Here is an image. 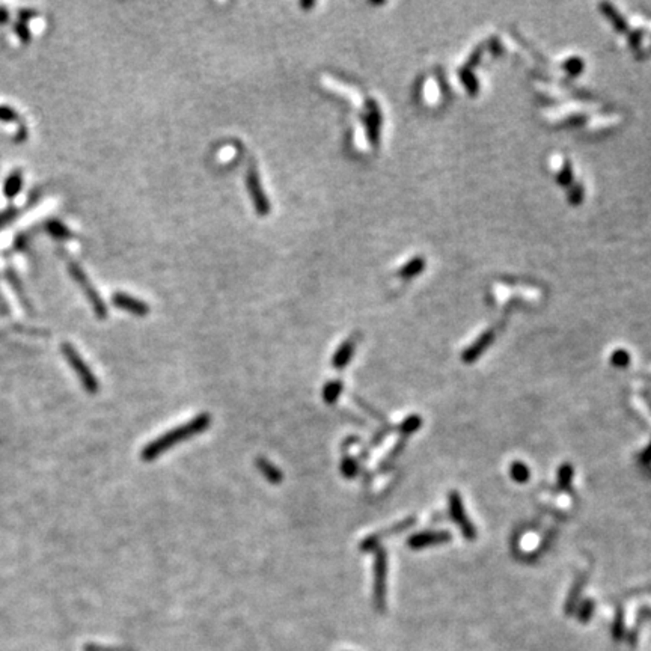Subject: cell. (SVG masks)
<instances>
[{
	"instance_id": "cell-11",
	"label": "cell",
	"mask_w": 651,
	"mask_h": 651,
	"mask_svg": "<svg viewBox=\"0 0 651 651\" xmlns=\"http://www.w3.org/2000/svg\"><path fill=\"white\" fill-rule=\"evenodd\" d=\"M23 188V172L20 169L12 171L3 184V195L8 200H14Z\"/></svg>"
},
{
	"instance_id": "cell-25",
	"label": "cell",
	"mask_w": 651,
	"mask_h": 651,
	"mask_svg": "<svg viewBox=\"0 0 651 651\" xmlns=\"http://www.w3.org/2000/svg\"><path fill=\"white\" fill-rule=\"evenodd\" d=\"M35 15H37V12L34 10H21L20 11V21L26 23L29 19L35 17Z\"/></svg>"
},
{
	"instance_id": "cell-6",
	"label": "cell",
	"mask_w": 651,
	"mask_h": 651,
	"mask_svg": "<svg viewBox=\"0 0 651 651\" xmlns=\"http://www.w3.org/2000/svg\"><path fill=\"white\" fill-rule=\"evenodd\" d=\"M112 303L117 308L127 311L136 317H145L150 314V307H148V303L133 298V295L126 294V293H115L112 295Z\"/></svg>"
},
{
	"instance_id": "cell-5",
	"label": "cell",
	"mask_w": 651,
	"mask_h": 651,
	"mask_svg": "<svg viewBox=\"0 0 651 651\" xmlns=\"http://www.w3.org/2000/svg\"><path fill=\"white\" fill-rule=\"evenodd\" d=\"M246 187L253 202L255 211H257L260 216H267V214L270 213V201L264 192V188H262L260 174L257 168H255V164H251V168L247 169Z\"/></svg>"
},
{
	"instance_id": "cell-18",
	"label": "cell",
	"mask_w": 651,
	"mask_h": 651,
	"mask_svg": "<svg viewBox=\"0 0 651 651\" xmlns=\"http://www.w3.org/2000/svg\"><path fill=\"white\" fill-rule=\"evenodd\" d=\"M17 216H19V208H15V207H10L0 213V229L5 228L6 225H10Z\"/></svg>"
},
{
	"instance_id": "cell-27",
	"label": "cell",
	"mask_w": 651,
	"mask_h": 651,
	"mask_svg": "<svg viewBox=\"0 0 651 651\" xmlns=\"http://www.w3.org/2000/svg\"><path fill=\"white\" fill-rule=\"evenodd\" d=\"M8 20H10V12L5 6H0V26H3Z\"/></svg>"
},
{
	"instance_id": "cell-8",
	"label": "cell",
	"mask_w": 651,
	"mask_h": 651,
	"mask_svg": "<svg viewBox=\"0 0 651 651\" xmlns=\"http://www.w3.org/2000/svg\"><path fill=\"white\" fill-rule=\"evenodd\" d=\"M415 523V518H407V521L405 522H401L398 525H395L393 528L391 529H387V531H383L380 534H373V535H369V537H367L365 540H362L360 541V545H359V549L362 552H371V550H374L377 549L378 546V543H380V540L383 537H389V535H393V534H398V532H402L405 529H407L409 526H411Z\"/></svg>"
},
{
	"instance_id": "cell-13",
	"label": "cell",
	"mask_w": 651,
	"mask_h": 651,
	"mask_svg": "<svg viewBox=\"0 0 651 651\" xmlns=\"http://www.w3.org/2000/svg\"><path fill=\"white\" fill-rule=\"evenodd\" d=\"M46 229L48 234H50L53 238H56V240H70V238H72L71 229L65 224H62L61 220H56V219L48 220L46 224Z\"/></svg>"
},
{
	"instance_id": "cell-17",
	"label": "cell",
	"mask_w": 651,
	"mask_h": 651,
	"mask_svg": "<svg viewBox=\"0 0 651 651\" xmlns=\"http://www.w3.org/2000/svg\"><path fill=\"white\" fill-rule=\"evenodd\" d=\"M452 513H454V516L457 517L456 521L460 522L461 528L465 529V534L467 535V537H471V535H474V532L469 531V525H467L466 521H465V514H463V508H461V502H460V499L456 496V494H454V496H452ZM471 529H472V528H471Z\"/></svg>"
},
{
	"instance_id": "cell-7",
	"label": "cell",
	"mask_w": 651,
	"mask_h": 651,
	"mask_svg": "<svg viewBox=\"0 0 651 651\" xmlns=\"http://www.w3.org/2000/svg\"><path fill=\"white\" fill-rule=\"evenodd\" d=\"M368 113L365 115V126L369 142L376 146L378 144V136H380V124H382V113L378 110V106L376 101H368L367 104Z\"/></svg>"
},
{
	"instance_id": "cell-10",
	"label": "cell",
	"mask_w": 651,
	"mask_h": 651,
	"mask_svg": "<svg viewBox=\"0 0 651 651\" xmlns=\"http://www.w3.org/2000/svg\"><path fill=\"white\" fill-rule=\"evenodd\" d=\"M255 465H257L260 474L264 476L270 484L278 485V484L282 483V480H284L282 471L278 466H275L273 463H271V461H269L266 457H258L257 461H255Z\"/></svg>"
},
{
	"instance_id": "cell-16",
	"label": "cell",
	"mask_w": 651,
	"mask_h": 651,
	"mask_svg": "<svg viewBox=\"0 0 651 651\" xmlns=\"http://www.w3.org/2000/svg\"><path fill=\"white\" fill-rule=\"evenodd\" d=\"M341 472L345 478H347V480H351V478H354L359 474V461L354 457H351L350 454H342Z\"/></svg>"
},
{
	"instance_id": "cell-20",
	"label": "cell",
	"mask_w": 651,
	"mask_h": 651,
	"mask_svg": "<svg viewBox=\"0 0 651 651\" xmlns=\"http://www.w3.org/2000/svg\"><path fill=\"white\" fill-rule=\"evenodd\" d=\"M0 121H3V122L19 121V113L10 106H0Z\"/></svg>"
},
{
	"instance_id": "cell-24",
	"label": "cell",
	"mask_w": 651,
	"mask_h": 651,
	"mask_svg": "<svg viewBox=\"0 0 651 651\" xmlns=\"http://www.w3.org/2000/svg\"><path fill=\"white\" fill-rule=\"evenodd\" d=\"M359 442V438H356V436H351V438H347L344 442H342V454H345V452H347L349 448H351V445L354 443H358Z\"/></svg>"
},
{
	"instance_id": "cell-28",
	"label": "cell",
	"mask_w": 651,
	"mask_h": 651,
	"mask_svg": "<svg viewBox=\"0 0 651 651\" xmlns=\"http://www.w3.org/2000/svg\"><path fill=\"white\" fill-rule=\"evenodd\" d=\"M302 8H304V10H308V8H312V6H315V2H302L300 3Z\"/></svg>"
},
{
	"instance_id": "cell-21",
	"label": "cell",
	"mask_w": 651,
	"mask_h": 651,
	"mask_svg": "<svg viewBox=\"0 0 651 651\" xmlns=\"http://www.w3.org/2000/svg\"><path fill=\"white\" fill-rule=\"evenodd\" d=\"M422 264H424V262H422L421 260H414L411 262H409L407 266H405V269H402V270L400 271V273H401L402 276H407V278H409V276H414L415 273H418V271L424 267Z\"/></svg>"
},
{
	"instance_id": "cell-2",
	"label": "cell",
	"mask_w": 651,
	"mask_h": 651,
	"mask_svg": "<svg viewBox=\"0 0 651 651\" xmlns=\"http://www.w3.org/2000/svg\"><path fill=\"white\" fill-rule=\"evenodd\" d=\"M61 350H62L64 358L67 359L68 365L74 369V373L77 374L81 386H84V389L88 393H97L98 391H100V382H98V378L93 373V369L88 367V364L84 359H81L76 347H74V345L70 342H64L61 345Z\"/></svg>"
},
{
	"instance_id": "cell-22",
	"label": "cell",
	"mask_w": 651,
	"mask_h": 651,
	"mask_svg": "<svg viewBox=\"0 0 651 651\" xmlns=\"http://www.w3.org/2000/svg\"><path fill=\"white\" fill-rule=\"evenodd\" d=\"M418 427H419V418H416V416H411V418L406 419L405 422H402V425H401V431H402V433H406V434H409V433H414Z\"/></svg>"
},
{
	"instance_id": "cell-4",
	"label": "cell",
	"mask_w": 651,
	"mask_h": 651,
	"mask_svg": "<svg viewBox=\"0 0 651 651\" xmlns=\"http://www.w3.org/2000/svg\"><path fill=\"white\" fill-rule=\"evenodd\" d=\"M386 578H387V554L378 547L374 556V605L378 611H383L386 605Z\"/></svg>"
},
{
	"instance_id": "cell-12",
	"label": "cell",
	"mask_w": 651,
	"mask_h": 651,
	"mask_svg": "<svg viewBox=\"0 0 651 651\" xmlns=\"http://www.w3.org/2000/svg\"><path fill=\"white\" fill-rule=\"evenodd\" d=\"M445 538H448L447 534H431V532L416 534L409 540V546L414 549H421L428 545H433V543H440Z\"/></svg>"
},
{
	"instance_id": "cell-26",
	"label": "cell",
	"mask_w": 651,
	"mask_h": 651,
	"mask_svg": "<svg viewBox=\"0 0 651 651\" xmlns=\"http://www.w3.org/2000/svg\"><path fill=\"white\" fill-rule=\"evenodd\" d=\"M342 416L345 419H349V421H354L358 425H365V422L362 421V419H359L358 416H354L353 414H350V411H347V410H342Z\"/></svg>"
},
{
	"instance_id": "cell-14",
	"label": "cell",
	"mask_w": 651,
	"mask_h": 651,
	"mask_svg": "<svg viewBox=\"0 0 651 651\" xmlns=\"http://www.w3.org/2000/svg\"><path fill=\"white\" fill-rule=\"evenodd\" d=\"M342 391H344V383L342 380H340V378H338V380L327 382L323 387V401L326 402V405H331V406L335 405L338 398L341 397Z\"/></svg>"
},
{
	"instance_id": "cell-23",
	"label": "cell",
	"mask_w": 651,
	"mask_h": 651,
	"mask_svg": "<svg viewBox=\"0 0 651 651\" xmlns=\"http://www.w3.org/2000/svg\"><path fill=\"white\" fill-rule=\"evenodd\" d=\"M513 475H514V478H517V480L525 481L526 478H528V471H526V467L522 466V465H514Z\"/></svg>"
},
{
	"instance_id": "cell-1",
	"label": "cell",
	"mask_w": 651,
	"mask_h": 651,
	"mask_svg": "<svg viewBox=\"0 0 651 651\" xmlns=\"http://www.w3.org/2000/svg\"><path fill=\"white\" fill-rule=\"evenodd\" d=\"M210 425H211V416L208 414L197 415L196 418L191 419V421L186 422L184 425L177 427L171 431H166L164 434H162L160 438L148 443L141 452V458L144 461H154L159 456H162L163 452L174 448L177 443L186 442L188 439L195 438V436L201 434L202 431L208 430Z\"/></svg>"
},
{
	"instance_id": "cell-19",
	"label": "cell",
	"mask_w": 651,
	"mask_h": 651,
	"mask_svg": "<svg viewBox=\"0 0 651 651\" xmlns=\"http://www.w3.org/2000/svg\"><path fill=\"white\" fill-rule=\"evenodd\" d=\"M14 30H15V34H17V37L20 38L21 43H24V44L29 43L32 37H30V29H29V26H28L26 23H24V21H19V23L14 26Z\"/></svg>"
},
{
	"instance_id": "cell-9",
	"label": "cell",
	"mask_w": 651,
	"mask_h": 651,
	"mask_svg": "<svg viewBox=\"0 0 651 651\" xmlns=\"http://www.w3.org/2000/svg\"><path fill=\"white\" fill-rule=\"evenodd\" d=\"M354 350H356V338H347L335 351L332 358V367L335 369H344L350 364Z\"/></svg>"
},
{
	"instance_id": "cell-3",
	"label": "cell",
	"mask_w": 651,
	"mask_h": 651,
	"mask_svg": "<svg viewBox=\"0 0 651 651\" xmlns=\"http://www.w3.org/2000/svg\"><path fill=\"white\" fill-rule=\"evenodd\" d=\"M68 271H70L71 278L77 282V285L81 288V291H84V294L86 295V299L89 300L90 307H93V309L95 312V317L98 320H106L107 315H109V314H107L106 303H104L103 298L100 295V293L95 290V286L93 285V282L89 281V278L85 273V270L81 269L77 264V262L70 261L68 262Z\"/></svg>"
},
{
	"instance_id": "cell-15",
	"label": "cell",
	"mask_w": 651,
	"mask_h": 651,
	"mask_svg": "<svg viewBox=\"0 0 651 651\" xmlns=\"http://www.w3.org/2000/svg\"><path fill=\"white\" fill-rule=\"evenodd\" d=\"M6 278H8V282L11 284V286H12V290H14L15 295H17V298H19L20 303L23 304L24 308L30 309L29 299H28L26 293H24V290H23V285H21V281H20V279H19L17 273H15V271H14L12 269H8V270H6Z\"/></svg>"
}]
</instances>
